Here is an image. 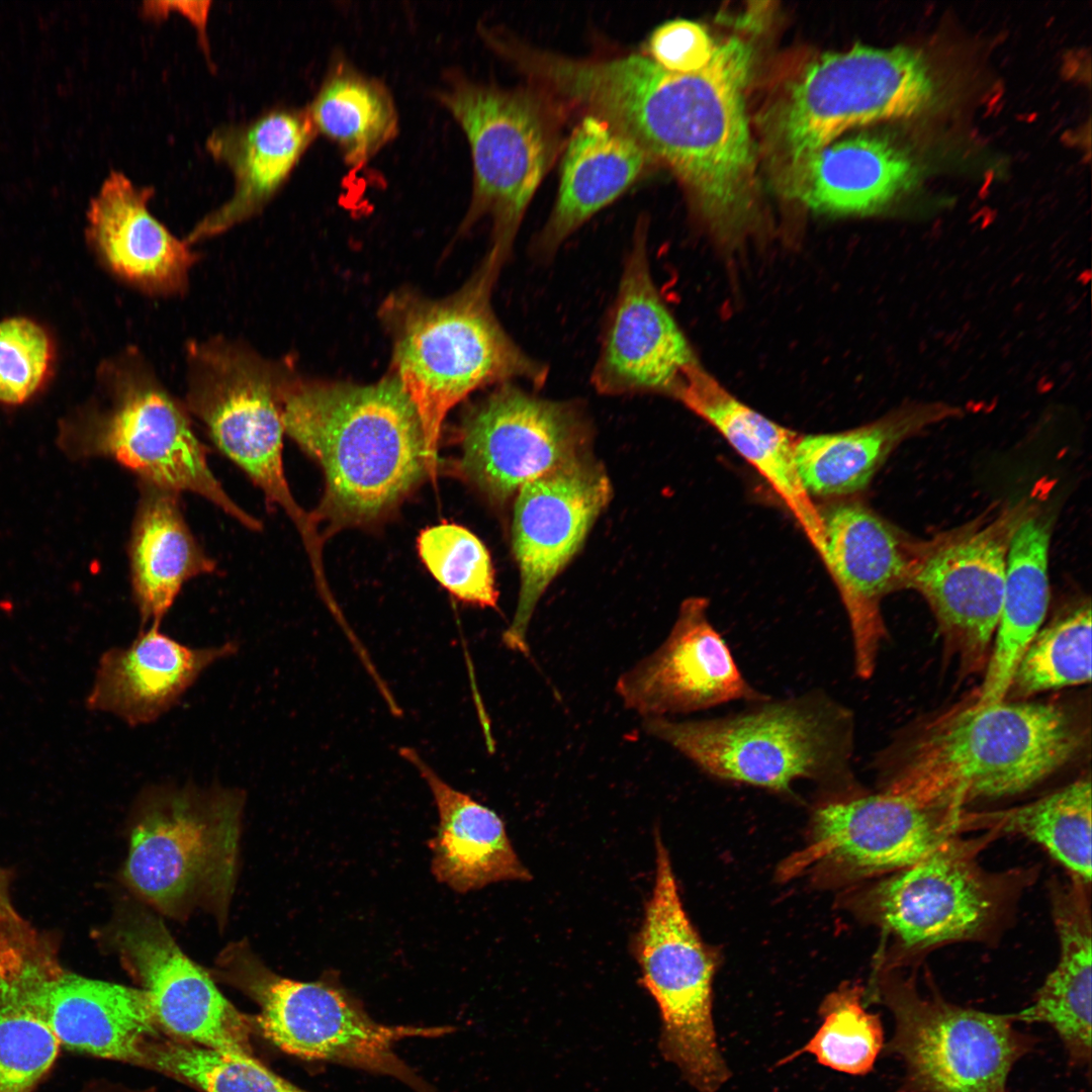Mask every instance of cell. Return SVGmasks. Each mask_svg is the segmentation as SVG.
Listing matches in <instances>:
<instances>
[{
  "label": "cell",
  "mask_w": 1092,
  "mask_h": 1092,
  "mask_svg": "<svg viewBox=\"0 0 1092 1092\" xmlns=\"http://www.w3.org/2000/svg\"><path fill=\"white\" fill-rule=\"evenodd\" d=\"M723 717L645 718L644 730L706 775L791 795L801 780L826 796L862 791L852 770L853 713L823 691L749 703Z\"/></svg>",
  "instance_id": "277c9868"
},
{
  "label": "cell",
  "mask_w": 1092,
  "mask_h": 1092,
  "mask_svg": "<svg viewBox=\"0 0 1092 1092\" xmlns=\"http://www.w3.org/2000/svg\"><path fill=\"white\" fill-rule=\"evenodd\" d=\"M1084 708L1064 701H961L900 730L875 760L880 790L924 807L968 809L1021 795L1080 757Z\"/></svg>",
  "instance_id": "7a4b0ae2"
},
{
  "label": "cell",
  "mask_w": 1092,
  "mask_h": 1092,
  "mask_svg": "<svg viewBox=\"0 0 1092 1092\" xmlns=\"http://www.w3.org/2000/svg\"><path fill=\"white\" fill-rule=\"evenodd\" d=\"M245 794L235 788L154 786L132 812L127 888L154 910H197L226 921L238 869Z\"/></svg>",
  "instance_id": "8992f818"
},
{
  "label": "cell",
  "mask_w": 1092,
  "mask_h": 1092,
  "mask_svg": "<svg viewBox=\"0 0 1092 1092\" xmlns=\"http://www.w3.org/2000/svg\"><path fill=\"white\" fill-rule=\"evenodd\" d=\"M280 400L284 432L324 472L316 522L371 523L429 474L418 413L396 379L283 383Z\"/></svg>",
  "instance_id": "3957f363"
},
{
  "label": "cell",
  "mask_w": 1092,
  "mask_h": 1092,
  "mask_svg": "<svg viewBox=\"0 0 1092 1092\" xmlns=\"http://www.w3.org/2000/svg\"><path fill=\"white\" fill-rule=\"evenodd\" d=\"M1000 836L954 837L860 889L856 911L892 941L881 968L903 969L945 944L998 937L1037 876L1035 867L992 872L979 863V853Z\"/></svg>",
  "instance_id": "5b68a950"
},
{
  "label": "cell",
  "mask_w": 1092,
  "mask_h": 1092,
  "mask_svg": "<svg viewBox=\"0 0 1092 1092\" xmlns=\"http://www.w3.org/2000/svg\"><path fill=\"white\" fill-rule=\"evenodd\" d=\"M108 932L111 946L148 993L162 1032L196 1045L252 1056L249 1019L184 953L157 914L129 900L119 907Z\"/></svg>",
  "instance_id": "d6986e66"
},
{
  "label": "cell",
  "mask_w": 1092,
  "mask_h": 1092,
  "mask_svg": "<svg viewBox=\"0 0 1092 1092\" xmlns=\"http://www.w3.org/2000/svg\"><path fill=\"white\" fill-rule=\"evenodd\" d=\"M239 647L236 641L188 646L151 625L129 645L101 655L86 707L131 727L153 723L178 704L206 668L235 655Z\"/></svg>",
  "instance_id": "d4e9b609"
},
{
  "label": "cell",
  "mask_w": 1092,
  "mask_h": 1092,
  "mask_svg": "<svg viewBox=\"0 0 1092 1092\" xmlns=\"http://www.w3.org/2000/svg\"><path fill=\"white\" fill-rule=\"evenodd\" d=\"M655 878L634 954L641 984L658 1006L661 1054L699 1092H716L730 1077L713 1018L717 958L680 899L669 853L655 834Z\"/></svg>",
  "instance_id": "30bf717a"
},
{
  "label": "cell",
  "mask_w": 1092,
  "mask_h": 1092,
  "mask_svg": "<svg viewBox=\"0 0 1092 1092\" xmlns=\"http://www.w3.org/2000/svg\"><path fill=\"white\" fill-rule=\"evenodd\" d=\"M818 510L825 538L821 560L848 618L854 671L869 679L888 638L882 602L909 589L924 540L908 536L855 496L832 499Z\"/></svg>",
  "instance_id": "ffe728a7"
},
{
  "label": "cell",
  "mask_w": 1092,
  "mask_h": 1092,
  "mask_svg": "<svg viewBox=\"0 0 1092 1092\" xmlns=\"http://www.w3.org/2000/svg\"><path fill=\"white\" fill-rule=\"evenodd\" d=\"M58 976L0 979V1092H33L58 1057L44 1009L46 988Z\"/></svg>",
  "instance_id": "d590c367"
},
{
  "label": "cell",
  "mask_w": 1092,
  "mask_h": 1092,
  "mask_svg": "<svg viewBox=\"0 0 1092 1092\" xmlns=\"http://www.w3.org/2000/svg\"><path fill=\"white\" fill-rule=\"evenodd\" d=\"M459 437V473L504 505L526 482L589 452L592 428L580 403L506 382L467 414Z\"/></svg>",
  "instance_id": "e0dca14e"
},
{
  "label": "cell",
  "mask_w": 1092,
  "mask_h": 1092,
  "mask_svg": "<svg viewBox=\"0 0 1092 1092\" xmlns=\"http://www.w3.org/2000/svg\"><path fill=\"white\" fill-rule=\"evenodd\" d=\"M142 1066L203 1092H307L250 1055L208 1049L163 1035L145 1046Z\"/></svg>",
  "instance_id": "74e56055"
},
{
  "label": "cell",
  "mask_w": 1092,
  "mask_h": 1092,
  "mask_svg": "<svg viewBox=\"0 0 1092 1092\" xmlns=\"http://www.w3.org/2000/svg\"><path fill=\"white\" fill-rule=\"evenodd\" d=\"M1091 604L1083 599L1041 626L1022 653L1004 700L1027 701L1091 679Z\"/></svg>",
  "instance_id": "8d00e7d4"
},
{
  "label": "cell",
  "mask_w": 1092,
  "mask_h": 1092,
  "mask_svg": "<svg viewBox=\"0 0 1092 1092\" xmlns=\"http://www.w3.org/2000/svg\"><path fill=\"white\" fill-rule=\"evenodd\" d=\"M214 973L258 1001L263 1034L284 1053L391 1076L416 1092H433L394 1045L411 1037L441 1036L451 1028L379 1023L332 976L312 982L279 976L245 940L221 950Z\"/></svg>",
  "instance_id": "ba28073f"
},
{
  "label": "cell",
  "mask_w": 1092,
  "mask_h": 1092,
  "mask_svg": "<svg viewBox=\"0 0 1092 1092\" xmlns=\"http://www.w3.org/2000/svg\"><path fill=\"white\" fill-rule=\"evenodd\" d=\"M1043 505L1015 531L1007 555L1000 617L977 703L1004 700L1014 669L1049 609V549L1054 526Z\"/></svg>",
  "instance_id": "d6a6232c"
},
{
  "label": "cell",
  "mask_w": 1092,
  "mask_h": 1092,
  "mask_svg": "<svg viewBox=\"0 0 1092 1092\" xmlns=\"http://www.w3.org/2000/svg\"><path fill=\"white\" fill-rule=\"evenodd\" d=\"M210 5V1H148L144 2L142 10L147 17L151 18H162L170 12H179L193 23L200 38L206 41V24Z\"/></svg>",
  "instance_id": "ee69618b"
},
{
  "label": "cell",
  "mask_w": 1092,
  "mask_h": 1092,
  "mask_svg": "<svg viewBox=\"0 0 1092 1092\" xmlns=\"http://www.w3.org/2000/svg\"><path fill=\"white\" fill-rule=\"evenodd\" d=\"M650 162L627 134L597 115L584 114L567 142L557 198L532 244L534 256L541 260L553 256L571 234L626 191Z\"/></svg>",
  "instance_id": "f1b7e54d"
},
{
  "label": "cell",
  "mask_w": 1092,
  "mask_h": 1092,
  "mask_svg": "<svg viewBox=\"0 0 1092 1092\" xmlns=\"http://www.w3.org/2000/svg\"><path fill=\"white\" fill-rule=\"evenodd\" d=\"M789 194L819 213L866 215L880 211L914 184L911 156L882 135L835 140L790 163Z\"/></svg>",
  "instance_id": "4316f807"
},
{
  "label": "cell",
  "mask_w": 1092,
  "mask_h": 1092,
  "mask_svg": "<svg viewBox=\"0 0 1092 1092\" xmlns=\"http://www.w3.org/2000/svg\"><path fill=\"white\" fill-rule=\"evenodd\" d=\"M315 133L306 110L283 107L214 129L206 148L231 171L234 192L184 241L192 246L257 215L284 185Z\"/></svg>",
  "instance_id": "cb8c5ba5"
},
{
  "label": "cell",
  "mask_w": 1092,
  "mask_h": 1092,
  "mask_svg": "<svg viewBox=\"0 0 1092 1092\" xmlns=\"http://www.w3.org/2000/svg\"><path fill=\"white\" fill-rule=\"evenodd\" d=\"M938 97L932 67L915 50L856 46L824 55L797 80L781 115L789 162L853 127L921 113Z\"/></svg>",
  "instance_id": "2e32d148"
},
{
  "label": "cell",
  "mask_w": 1092,
  "mask_h": 1092,
  "mask_svg": "<svg viewBox=\"0 0 1092 1092\" xmlns=\"http://www.w3.org/2000/svg\"><path fill=\"white\" fill-rule=\"evenodd\" d=\"M468 284L453 297L412 309L397 338L396 380L413 402L424 433L429 474L437 473L438 442L448 412L489 384L526 380L541 387L548 367L504 330L490 295L505 263L490 250Z\"/></svg>",
  "instance_id": "52a82bcc"
},
{
  "label": "cell",
  "mask_w": 1092,
  "mask_h": 1092,
  "mask_svg": "<svg viewBox=\"0 0 1092 1092\" xmlns=\"http://www.w3.org/2000/svg\"><path fill=\"white\" fill-rule=\"evenodd\" d=\"M708 607L703 597L682 601L662 644L619 676L615 691L625 707L654 718L768 697L742 674Z\"/></svg>",
  "instance_id": "7402d4cb"
},
{
  "label": "cell",
  "mask_w": 1092,
  "mask_h": 1092,
  "mask_svg": "<svg viewBox=\"0 0 1092 1092\" xmlns=\"http://www.w3.org/2000/svg\"><path fill=\"white\" fill-rule=\"evenodd\" d=\"M1038 491L924 540L909 589L928 604L945 660L961 679L984 672L998 625L1006 563L1018 527L1043 502Z\"/></svg>",
  "instance_id": "5bb4252c"
},
{
  "label": "cell",
  "mask_w": 1092,
  "mask_h": 1092,
  "mask_svg": "<svg viewBox=\"0 0 1092 1092\" xmlns=\"http://www.w3.org/2000/svg\"><path fill=\"white\" fill-rule=\"evenodd\" d=\"M673 397L716 429L769 484L822 559L825 538L818 507L800 479L795 447L800 437L741 402L700 364L682 373Z\"/></svg>",
  "instance_id": "484cf974"
},
{
  "label": "cell",
  "mask_w": 1092,
  "mask_h": 1092,
  "mask_svg": "<svg viewBox=\"0 0 1092 1092\" xmlns=\"http://www.w3.org/2000/svg\"><path fill=\"white\" fill-rule=\"evenodd\" d=\"M53 347L46 331L25 317L0 322V401L19 404L46 380Z\"/></svg>",
  "instance_id": "60d3db41"
},
{
  "label": "cell",
  "mask_w": 1092,
  "mask_h": 1092,
  "mask_svg": "<svg viewBox=\"0 0 1092 1092\" xmlns=\"http://www.w3.org/2000/svg\"><path fill=\"white\" fill-rule=\"evenodd\" d=\"M752 61L751 47L738 37L717 42L708 65L689 74L641 54L556 55L545 84L564 108L607 120L667 167L705 222L729 241L754 212L755 154L745 104Z\"/></svg>",
  "instance_id": "6da1fadb"
},
{
  "label": "cell",
  "mask_w": 1092,
  "mask_h": 1092,
  "mask_svg": "<svg viewBox=\"0 0 1092 1092\" xmlns=\"http://www.w3.org/2000/svg\"><path fill=\"white\" fill-rule=\"evenodd\" d=\"M919 988L915 973L881 968L876 995L891 1011L895 1031L888 1052L905 1068L909 1092H1006L1014 1064L1034 1038L1019 1031L1017 1015L962 1007L932 986Z\"/></svg>",
  "instance_id": "7c38bea8"
},
{
  "label": "cell",
  "mask_w": 1092,
  "mask_h": 1092,
  "mask_svg": "<svg viewBox=\"0 0 1092 1092\" xmlns=\"http://www.w3.org/2000/svg\"><path fill=\"white\" fill-rule=\"evenodd\" d=\"M863 995V989L856 984H847L827 995L819 1009L821 1024L816 1032L781 1064L808 1053L820 1065L839 1073H870L883 1048L884 1032L880 1017L866 1009Z\"/></svg>",
  "instance_id": "f35d334b"
},
{
  "label": "cell",
  "mask_w": 1092,
  "mask_h": 1092,
  "mask_svg": "<svg viewBox=\"0 0 1092 1092\" xmlns=\"http://www.w3.org/2000/svg\"><path fill=\"white\" fill-rule=\"evenodd\" d=\"M398 752L419 771L437 806L439 826L429 847L438 882L467 893L493 883L532 879L494 811L451 787L414 748L401 747Z\"/></svg>",
  "instance_id": "83f0119b"
},
{
  "label": "cell",
  "mask_w": 1092,
  "mask_h": 1092,
  "mask_svg": "<svg viewBox=\"0 0 1092 1092\" xmlns=\"http://www.w3.org/2000/svg\"><path fill=\"white\" fill-rule=\"evenodd\" d=\"M90 1092H128V1091L117 1090V1089H97V1090H93V1091H90Z\"/></svg>",
  "instance_id": "f6af8a7d"
},
{
  "label": "cell",
  "mask_w": 1092,
  "mask_h": 1092,
  "mask_svg": "<svg viewBox=\"0 0 1092 1092\" xmlns=\"http://www.w3.org/2000/svg\"><path fill=\"white\" fill-rule=\"evenodd\" d=\"M962 413L945 403H912L855 429L800 436L795 461L802 484L811 497L854 496L901 443Z\"/></svg>",
  "instance_id": "1f68e13d"
},
{
  "label": "cell",
  "mask_w": 1092,
  "mask_h": 1092,
  "mask_svg": "<svg viewBox=\"0 0 1092 1092\" xmlns=\"http://www.w3.org/2000/svg\"><path fill=\"white\" fill-rule=\"evenodd\" d=\"M970 831L969 809L924 807L883 790L826 796L813 811L805 845L783 861L778 876L810 877L824 886L871 881Z\"/></svg>",
  "instance_id": "4fadbf2b"
},
{
  "label": "cell",
  "mask_w": 1092,
  "mask_h": 1092,
  "mask_svg": "<svg viewBox=\"0 0 1092 1092\" xmlns=\"http://www.w3.org/2000/svg\"><path fill=\"white\" fill-rule=\"evenodd\" d=\"M417 546L431 574L453 597L480 608L497 606L490 555L471 531L444 522L423 530Z\"/></svg>",
  "instance_id": "ab89813d"
},
{
  "label": "cell",
  "mask_w": 1092,
  "mask_h": 1092,
  "mask_svg": "<svg viewBox=\"0 0 1092 1092\" xmlns=\"http://www.w3.org/2000/svg\"><path fill=\"white\" fill-rule=\"evenodd\" d=\"M140 498L128 545L133 602L145 626L161 625L189 579L216 563L191 532L178 492L139 480Z\"/></svg>",
  "instance_id": "4dcf8cb0"
},
{
  "label": "cell",
  "mask_w": 1092,
  "mask_h": 1092,
  "mask_svg": "<svg viewBox=\"0 0 1092 1092\" xmlns=\"http://www.w3.org/2000/svg\"><path fill=\"white\" fill-rule=\"evenodd\" d=\"M715 42L705 27L688 19H675L657 26L649 36L648 52L663 69L689 74L708 65Z\"/></svg>",
  "instance_id": "7bdbcfd3"
},
{
  "label": "cell",
  "mask_w": 1092,
  "mask_h": 1092,
  "mask_svg": "<svg viewBox=\"0 0 1092 1092\" xmlns=\"http://www.w3.org/2000/svg\"><path fill=\"white\" fill-rule=\"evenodd\" d=\"M49 1024L61 1045L142 1066L144 1049L161 1035L143 989L63 972L44 991Z\"/></svg>",
  "instance_id": "f546056e"
},
{
  "label": "cell",
  "mask_w": 1092,
  "mask_h": 1092,
  "mask_svg": "<svg viewBox=\"0 0 1092 1092\" xmlns=\"http://www.w3.org/2000/svg\"><path fill=\"white\" fill-rule=\"evenodd\" d=\"M61 970L51 941L14 908L8 876L0 869V979L9 981L33 972Z\"/></svg>",
  "instance_id": "b9f144b4"
},
{
  "label": "cell",
  "mask_w": 1092,
  "mask_h": 1092,
  "mask_svg": "<svg viewBox=\"0 0 1092 1092\" xmlns=\"http://www.w3.org/2000/svg\"><path fill=\"white\" fill-rule=\"evenodd\" d=\"M305 110L315 132L335 143L352 167L369 161L397 131L387 88L343 63L329 73Z\"/></svg>",
  "instance_id": "836d02e7"
},
{
  "label": "cell",
  "mask_w": 1092,
  "mask_h": 1092,
  "mask_svg": "<svg viewBox=\"0 0 1092 1092\" xmlns=\"http://www.w3.org/2000/svg\"><path fill=\"white\" fill-rule=\"evenodd\" d=\"M111 396L109 408L80 435L78 453L110 458L140 481L196 493L244 527L261 530V522L242 509L212 473L185 404L138 353L129 351L119 361Z\"/></svg>",
  "instance_id": "9a60e30c"
},
{
  "label": "cell",
  "mask_w": 1092,
  "mask_h": 1092,
  "mask_svg": "<svg viewBox=\"0 0 1092 1092\" xmlns=\"http://www.w3.org/2000/svg\"><path fill=\"white\" fill-rule=\"evenodd\" d=\"M151 186L112 172L92 200L88 237L104 266L121 282L151 296L186 291L196 253L150 210Z\"/></svg>",
  "instance_id": "603a6c76"
},
{
  "label": "cell",
  "mask_w": 1092,
  "mask_h": 1092,
  "mask_svg": "<svg viewBox=\"0 0 1092 1092\" xmlns=\"http://www.w3.org/2000/svg\"><path fill=\"white\" fill-rule=\"evenodd\" d=\"M281 381L259 353L228 340L193 342L187 349L185 406L204 425L214 446L281 508L297 528L313 569H321L316 520L294 499L283 467Z\"/></svg>",
  "instance_id": "9c48e42d"
},
{
  "label": "cell",
  "mask_w": 1092,
  "mask_h": 1092,
  "mask_svg": "<svg viewBox=\"0 0 1092 1092\" xmlns=\"http://www.w3.org/2000/svg\"><path fill=\"white\" fill-rule=\"evenodd\" d=\"M439 98L471 150L474 183L466 222L490 215L491 249L508 259L526 209L559 152L563 109L533 86L508 89L461 76Z\"/></svg>",
  "instance_id": "8fae6325"
},
{
  "label": "cell",
  "mask_w": 1092,
  "mask_h": 1092,
  "mask_svg": "<svg viewBox=\"0 0 1092 1092\" xmlns=\"http://www.w3.org/2000/svg\"><path fill=\"white\" fill-rule=\"evenodd\" d=\"M612 497L604 466L589 452L526 482L514 497L512 547L520 573L518 603L502 636L528 654V628L541 597L582 546Z\"/></svg>",
  "instance_id": "ac0fdd59"
},
{
  "label": "cell",
  "mask_w": 1092,
  "mask_h": 1092,
  "mask_svg": "<svg viewBox=\"0 0 1092 1092\" xmlns=\"http://www.w3.org/2000/svg\"><path fill=\"white\" fill-rule=\"evenodd\" d=\"M1090 776L1018 807L974 811L976 831L1018 834L1040 845L1069 876L1091 884Z\"/></svg>",
  "instance_id": "e575fe53"
},
{
  "label": "cell",
  "mask_w": 1092,
  "mask_h": 1092,
  "mask_svg": "<svg viewBox=\"0 0 1092 1092\" xmlns=\"http://www.w3.org/2000/svg\"><path fill=\"white\" fill-rule=\"evenodd\" d=\"M695 354L651 276L647 225L639 222L626 254L615 301L592 373L596 390L610 396H673Z\"/></svg>",
  "instance_id": "44dd1931"
}]
</instances>
